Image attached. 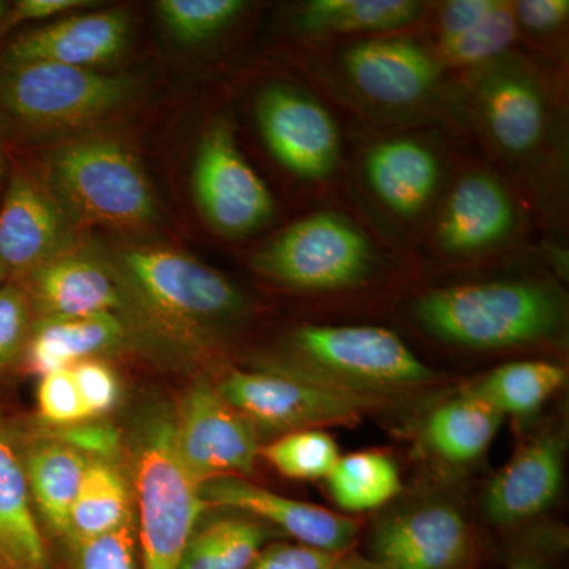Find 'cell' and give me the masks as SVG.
Segmentation results:
<instances>
[{"mask_svg": "<svg viewBox=\"0 0 569 569\" xmlns=\"http://www.w3.org/2000/svg\"><path fill=\"white\" fill-rule=\"evenodd\" d=\"M257 118L269 151L291 173L323 179L335 170L339 133L316 100L287 86H271L258 97Z\"/></svg>", "mask_w": 569, "mask_h": 569, "instance_id": "7c38bea8", "label": "cell"}, {"mask_svg": "<svg viewBox=\"0 0 569 569\" xmlns=\"http://www.w3.org/2000/svg\"><path fill=\"white\" fill-rule=\"evenodd\" d=\"M133 82L118 74L51 62L0 66V114L29 130L91 126L121 108Z\"/></svg>", "mask_w": 569, "mask_h": 569, "instance_id": "277c9868", "label": "cell"}, {"mask_svg": "<svg viewBox=\"0 0 569 569\" xmlns=\"http://www.w3.org/2000/svg\"><path fill=\"white\" fill-rule=\"evenodd\" d=\"M127 328L118 313L39 318L32 325L22 362L26 372L43 377L122 346Z\"/></svg>", "mask_w": 569, "mask_h": 569, "instance_id": "d6986e66", "label": "cell"}, {"mask_svg": "<svg viewBox=\"0 0 569 569\" xmlns=\"http://www.w3.org/2000/svg\"><path fill=\"white\" fill-rule=\"evenodd\" d=\"M518 32L515 11L508 3L500 2L475 28L440 41L441 56L455 66H470L488 61L507 50Z\"/></svg>", "mask_w": 569, "mask_h": 569, "instance_id": "d6a6232c", "label": "cell"}, {"mask_svg": "<svg viewBox=\"0 0 569 569\" xmlns=\"http://www.w3.org/2000/svg\"><path fill=\"white\" fill-rule=\"evenodd\" d=\"M468 548L462 516L447 505H432L385 520L373 535L370 559L387 569H452Z\"/></svg>", "mask_w": 569, "mask_h": 569, "instance_id": "9a60e30c", "label": "cell"}, {"mask_svg": "<svg viewBox=\"0 0 569 569\" xmlns=\"http://www.w3.org/2000/svg\"><path fill=\"white\" fill-rule=\"evenodd\" d=\"M569 13L568 0H522L516 3V21L531 31H550L557 28Z\"/></svg>", "mask_w": 569, "mask_h": 569, "instance_id": "b9f144b4", "label": "cell"}, {"mask_svg": "<svg viewBox=\"0 0 569 569\" xmlns=\"http://www.w3.org/2000/svg\"><path fill=\"white\" fill-rule=\"evenodd\" d=\"M295 343L321 373L310 380L355 395L385 397L437 378L399 336L383 328L306 326L296 332Z\"/></svg>", "mask_w": 569, "mask_h": 569, "instance_id": "5b68a950", "label": "cell"}, {"mask_svg": "<svg viewBox=\"0 0 569 569\" xmlns=\"http://www.w3.org/2000/svg\"><path fill=\"white\" fill-rule=\"evenodd\" d=\"M47 561L24 466L0 430V569H44Z\"/></svg>", "mask_w": 569, "mask_h": 569, "instance_id": "44dd1931", "label": "cell"}, {"mask_svg": "<svg viewBox=\"0 0 569 569\" xmlns=\"http://www.w3.org/2000/svg\"><path fill=\"white\" fill-rule=\"evenodd\" d=\"M419 11L410 0H316L302 9L299 24L312 33L389 31L413 22Z\"/></svg>", "mask_w": 569, "mask_h": 569, "instance_id": "f1b7e54d", "label": "cell"}, {"mask_svg": "<svg viewBox=\"0 0 569 569\" xmlns=\"http://www.w3.org/2000/svg\"><path fill=\"white\" fill-rule=\"evenodd\" d=\"M44 179L10 164L0 206V266L22 279L41 264L73 252V222Z\"/></svg>", "mask_w": 569, "mask_h": 569, "instance_id": "8fae6325", "label": "cell"}, {"mask_svg": "<svg viewBox=\"0 0 569 569\" xmlns=\"http://www.w3.org/2000/svg\"><path fill=\"white\" fill-rule=\"evenodd\" d=\"M343 66L359 92L385 104L418 102L432 89L437 77L432 59L406 40L358 43L343 54Z\"/></svg>", "mask_w": 569, "mask_h": 569, "instance_id": "ac0fdd59", "label": "cell"}, {"mask_svg": "<svg viewBox=\"0 0 569 569\" xmlns=\"http://www.w3.org/2000/svg\"><path fill=\"white\" fill-rule=\"evenodd\" d=\"M9 280V274H7L6 271H3L2 266H0V287H2L3 283Z\"/></svg>", "mask_w": 569, "mask_h": 569, "instance_id": "f6af8a7d", "label": "cell"}, {"mask_svg": "<svg viewBox=\"0 0 569 569\" xmlns=\"http://www.w3.org/2000/svg\"><path fill=\"white\" fill-rule=\"evenodd\" d=\"M417 316L429 331L449 342L497 348L548 335L557 321V305L535 284H462L422 296Z\"/></svg>", "mask_w": 569, "mask_h": 569, "instance_id": "3957f363", "label": "cell"}, {"mask_svg": "<svg viewBox=\"0 0 569 569\" xmlns=\"http://www.w3.org/2000/svg\"><path fill=\"white\" fill-rule=\"evenodd\" d=\"M372 253L365 236L332 213L295 223L253 258L261 274L302 290H335L365 279Z\"/></svg>", "mask_w": 569, "mask_h": 569, "instance_id": "ba28073f", "label": "cell"}, {"mask_svg": "<svg viewBox=\"0 0 569 569\" xmlns=\"http://www.w3.org/2000/svg\"><path fill=\"white\" fill-rule=\"evenodd\" d=\"M503 419L496 408L467 392L430 415L427 441L449 462H470L489 448Z\"/></svg>", "mask_w": 569, "mask_h": 569, "instance_id": "d4e9b609", "label": "cell"}, {"mask_svg": "<svg viewBox=\"0 0 569 569\" xmlns=\"http://www.w3.org/2000/svg\"><path fill=\"white\" fill-rule=\"evenodd\" d=\"M174 440L183 466L200 485L249 477L260 455L257 427L208 380L197 381L183 397Z\"/></svg>", "mask_w": 569, "mask_h": 569, "instance_id": "9c48e42d", "label": "cell"}, {"mask_svg": "<svg viewBox=\"0 0 569 569\" xmlns=\"http://www.w3.org/2000/svg\"><path fill=\"white\" fill-rule=\"evenodd\" d=\"M130 501L129 485L121 471L108 460L89 459L71 508L67 541L99 537L118 529L133 515Z\"/></svg>", "mask_w": 569, "mask_h": 569, "instance_id": "484cf974", "label": "cell"}, {"mask_svg": "<svg viewBox=\"0 0 569 569\" xmlns=\"http://www.w3.org/2000/svg\"><path fill=\"white\" fill-rule=\"evenodd\" d=\"M326 479L336 503L353 512L383 507L402 490L395 460L376 451L339 458Z\"/></svg>", "mask_w": 569, "mask_h": 569, "instance_id": "f546056e", "label": "cell"}, {"mask_svg": "<svg viewBox=\"0 0 569 569\" xmlns=\"http://www.w3.org/2000/svg\"><path fill=\"white\" fill-rule=\"evenodd\" d=\"M88 462L80 452L54 440L37 445L22 463L41 518L59 537L67 538L69 533L71 508Z\"/></svg>", "mask_w": 569, "mask_h": 569, "instance_id": "cb8c5ba5", "label": "cell"}, {"mask_svg": "<svg viewBox=\"0 0 569 569\" xmlns=\"http://www.w3.org/2000/svg\"><path fill=\"white\" fill-rule=\"evenodd\" d=\"M32 306L21 279L10 277L0 287V373L21 361L31 335Z\"/></svg>", "mask_w": 569, "mask_h": 569, "instance_id": "d590c367", "label": "cell"}, {"mask_svg": "<svg viewBox=\"0 0 569 569\" xmlns=\"http://www.w3.org/2000/svg\"><path fill=\"white\" fill-rule=\"evenodd\" d=\"M216 387L254 427L284 433L355 425L385 400V397L355 395L288 373L231 370Z\"/></svg>", "mask_w": 569, "mask_h": 569, "instance_id": "52a82bcc", "label": "cell"}, {"mask_svg": "<svg viewBox=\"0 0 569 569\" xmlns=\"http://www.w3.org/2000/svg\"><path fill=\"white\" fill-rule=\"evenodd\" d=\"M249 569H387L355 550L335 552L305 545L264 546Z\"/></svg>", "mask_w": 569, "mask_h": 569, "instance_id": "e575fe53", "label": "cell"}, {"mask_svg": "<svg viewBox=\"0 0 569 569\" xmlns=\"http://www.w3.org/2000/svg\"><path fill=\"white\" fill-rule=\"evenodd\" d=\"M69 545L73 569H138L140 546L134 515L118 529Z\"/></svg>", "mask_w": 569, "mask_h": 569, "instance_id": "836d02e7", "label": "cell"}, {"mask_svg": "<svg viewBox=\"0 0 569 569\" xmlns=\"http://www.w3.org/2000/svg\"><path fill=\"white\" fill-rule=\"evenodd\" d=\"M56 441L66 445L84 458L92 460H110L118 455L121 436L118 429L96 419L78 422V425L59 427Z\"/></svg>", "mask_w": 569, "mask_h": 569, "instance_id": "f35d334b", "label": "cell"}, {"mask_svg": "<svg viewBox=\"0 0 569 569\" xmlns=\"http://www.w3.org/2000/svg\"><path fill=\"white\" fill-rule=\"evenodd\" d=\"M206 505L236 509L279 527L299 545L335 552L353 550L358 519L260 488L244 478H219L201 485Z\"/></svg>", "mask_w": 569, "mask_h": 569, "instance_id": "4fadbf2b", "label": "cell"}, {"mask_svg": "<svg viewBox=\"0 0 569 569\" xmlns=\"http://www.w3.org/2000/svg\"><path fill=\"white\" fill-rule=\"evenodd\" d=\"M70 369L89 417L97 419L110 413L119 400L118 377L111 367L92 358L78 362Z\"/></svg>", "mask_w": 569, "mask_h": 569, "instance_id": "74e56055", "label": "cell"}, {"mask_svg": "<svg viewBox=\"0 0 569 569\" xmlns=\"http://www.w3.org/2000/svg\"><path fill=\"white\" fill-rule=\"evenodd\" d=\"M10 164L9 157H7L2 141H0V190L6 189L7 179H9L10 174Z\"/></svg>", "mask_w": 569, "mask_h": 569, "instance_id": "7bdbcfd3", "label": "cell"}, {"mask_svg": "<svg viewBox=\"0 0 569 569\" xmlns=\"http://www.w3.org/2000/svg\"><path fill=\"white\" fill-rule=\"evenodd\" d=\"M561 438H535L501 468L486 490L485 509L498 526L535 518L556 500L563 481Z\"/></svg>", "mask_w": 569, "mask_h": 569, "instance_id": "e0dca14e", "label": "cell"}, {"mask_svg": "<svg viewBox=\"0 0 569 569\" xmlns=\"http://www.w3.org/2000/svg\"><path fill=\"white\" fill-rule=\"evenodd\" d=\"M272 467L284 478L317 481L328 478L339 460L335 438L323 430H295L260 449Z\"/></svg>", "mask_w": 569, "mask_h": 569, "instance_id": "4dcf8cb0", "label": "cell"}, {"mask_svg": "<svg viewBox=\"0 0 569 569\" xmlns=\"http://www.w3.org/2000/svg\"><path fill=\"white\" fill-rule=\"evenodd\" d=\"M567 380L563 367L545 361H519L497 367L470 389L503 417H526L548 402Z\"/></svg>", "mask_w": 569, "mask_h": 569, "instance_id": "4316f807", "label": "cell"}, {"mask_svg": "<svg viewBox=\"0 0 569 569\" xmlns=\"http://www.w3.org/2000/svg\"><path fill=\"white\" fill-rule=\"evenodd\" d=\"M269 537L257 520H212L193 531L179 569H249Z\"/></svg>", "mask_w": 569, "mask_h": 569, "instance_id": "83f0119b", "label": "cell"}, {"mask_svg": "<svg viewBox=\"0 0 569 569\" xmlns=\"http://www.w3.org/2000/svg\"><path fill=\"white\" fill-rule=\"evenodd\" d=\"M44 181L73 220L118 230H137L157 220L151 182L121 142H67L48 153Z\"/></svg>", "mask_w": 569, "mask_h": 569, "instance_id": "7a4b0ae2", "label": "cell"}, {"mask_svg": "<svg viewBox=\"0 0 569 569\" xmlns=\"http://www.w3.org/2000/svg\"><path fill=\"white\" fill-rule=\"evenodd\" d=\"M479 103L492 137L505 151L526 153L545 132V103L533 84L515 74H492L482 81Z\"/></svg>", "mask_w": 569, "mask_h": 569, "instance_id": "603a6c76", "label": "cell"}, {"mask_svg": "<svg viewBox=\"0 0 569 569\" xmlns=\"http://www.w3.org/2000/svg\"><path fill=\"white\" fill-rule=\"evenodd\" d=\"M132 33L126 10H102L52 21L22 33L3 51L0 66L51 62L93 69L121 58Z\"/></svg>", "mask_w": 569, "mask_h": 569, "instance_id": "5bb4252c", "label": "cell"}, {"mask_svg": "<svg viewBox=\"0 0 569 569\" xmlns=\"http://www.w3.org/2000/svg\"><path fill=\"white\" fill-rule=\"evenodd\" d=\"M7 10H9V6L6 2H0V22H2L3 17H6Z\"/></svg>", "mask_w": 569, "mask_h": 569, "instance_id": "ee69618b", "label": "cell"}, {"mask_svg": "<svg viewBox=\"0 0 569 569\" xmlns=\"http://www.w3.org/2000/svg\"><path fill=\"white\" fill-rule=\"evenodd\" d=\"M515 223L503 187L486 174H470L456 186L441 219V246L448 252H477L496 244Z\"/></svg>", "mask_w": 569, "mask_h": 569, "instance_id": "ffe728a7", "label": "cell"}, {"mask_svg": "<svg viewBox=\"0 0 569 569\" xmlns=\"http://www.w3.org/2000/svg\"><path fill=\"white\" fill-rule=\"evenodd\" d=\"M93 3L96 2L91 0H20L7 10L6 17L0 22V32L9 31L21 22L62 17L69 11L84 9Z\"/></svg>", "mask_w": 569, "mask_h": 569, "instance_id": "ab89813d", "label": "cell"}, {"mask_svg": "<svg viewBox=\"0 0 569 569\" xmlns=\"http://www.w3.org/2000/svg\"><path fill=\"white\" fill-rule=\"evenodd\" d=\"M21 280L37 320L118 313L126 307L127 290L121 277L84 254H61Z\"/></svg>", "mask_w": 569, "mask_h": 569, "instance_id": "2e32d148", "label": "cell"}, {"mask_svg": "<svg viewBox=\"0 0 569 569\" xmlns=\"http://www.w3.org/2000/svg\"><path fill=\"white\" fill-rule=\"evenodd\" d=\"M192 183L198 208L219 233H250L274 212L268 187L247 163L224 123L213 126L201 140Z\"/></svg>", "mask_w": 569, "mask_h": 569, "instance_id": "30bf717a", "label": "cell"}, {"mask_svg": "<svg viewBox=\"0 0 569 569\" xmlns=\"http://www.w3.org/2000/svg\"><path fill=\"white\" fill-rule=\"evenodd\" d=\"M133 482L142 569L181 568L183 550L208 505L176 448L174 415L156 411L138 427Z\"/></svg>", "mask_w": 569, "mask_h": 569, "instance_id": "6da1fadb", "label": "cell"}, {"mask_svg": "<svg viewBox=\"0 0 569 569\" xmlns=\"http://www.w3.org/2000/svg\"><path fill=\"white\" fill-rule=\"evenodd\" d=\"M37 400L40 417L48 425L67 427L91 419L70 367L41 377Z\"/></svg>", "mask_w": 569, "mask_h": 569, "instance_id": "8d00e7d4", "label": "cell"}, {"mask_svg": "<svg viewBox=\"0 0 569 569\" xmlns=\"http://www.w3.org/2000/svg\"><path fill=\"white\" fill-rule=\"evenodd\" d=\"M438 173L436 157L417 141L381 142L366 159L373 192L402 216H413L425 208L436 190Z\"/></svg>", "mask_w": 569, "mask_h": 569, "instance_id": "7402d4cb", "label": "cell"}, {"mask_svg": "<svg viewBox=\"0 0 569 569\" xmlns=\"http://www.w3.org/2000/svg\"><path fill=\"white\" fill-rule=\"evenodd\" d=\"M121 280L142 309L160 323L194 331L241 310L230 280L189 254L160 247H130L119 257Z\"/></svg>", "mask_w": 569, "mask_h": 569, "instance_id": "8992f818", "label": "cell"}, {"mask_svg": "<svg viewBox=\"0 0 569 569\" xmlns=\"http://www.w3.org/2000/svg\"><path fill=\"white\" fill-rule=\"evenodd\" d=\"M496 0H455L441 11V40L451 39L475 28L497 9Z\"/></svg>", "mask_w": 569, "mask_h": 569, "instance_id": "60d3db41", "label": "cell"}, {"mask_svg": "<svg viewBox=\"0 0 569 569\" xmlns=\"http://www.w3.org/2000/svg\"><path fill=\"white\" fill-rule=\"evenodd\" d=\"M246 9L241 0H159L157 13L167 32L182 44L216 37Z\"/></svg>", "mask_w": 569, "mask_h": 569, "instance_id": "1f68e13d", "label": "cell"}]
</instances>
